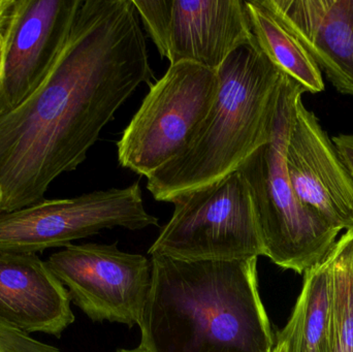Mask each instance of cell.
Here are the masks:
<instances>
[{"label": "cell", "mask_w": 353, "mask_h": 352, "mask_svg": "<svg viewBox=\"0 0 353 352\" xmlns=\"http://www.w3.org/2000/svg\"><path fill=\"white\" fill-rule=\"evenodd\" d=\"M83 0H14L0 31V115L24 101L59 54Z\"/></svg>", "instance_id": "30bf717a"}, {"label": "cell", "mask_w": 353, "mask_h": 352, "mask_svg": "<svg viewBox=\"0 0 353 352\" xmlns=\"http://www.w3.org/2000/svg\"><path fill=\"white\" fill-rule=\"evenodd\" d=\"M72 302L92 322L139 326L152 284L151 262L117 244H70L47 260Z\"/></svg>", "instance_id": "ba28073f"}, {"label": "cell", "mask_w": 353, "mask_h": 352, "mask_svg": "<svg viewBox=\"0 0 353 352\" xmlns=\"http://www.w3.org/2000/svg\"><path fill=\"white\" fill-rule=\"evenodd\" d=\"M245 6L255 41L267 57L306 92H323L321 70L269 0H245Z\"/></svg>", "instance_id": "5bb4252c"}, {"label": "cell", "mask_w": 353, "mask_h": 352, "mask_svg": "<svg viewBox=\"0 0 353 352\" xmlns=\"http://www.w3.org/2000/svg\"><path fill=\"white\" fill-rule=\"evenodd\" d=\"M304 275L294 311L276 335L275 342L283 344L286 352H327L331 308L329 258Z\"/></svg>", "instance_id": "9a60e30c"}, {"label": "cell", "mask_w": 353, "mask_h": 352, "mask_svg": "<svg viewBox=\"0 0 353 352\" xmlns=\"http://www.w3.org/2000/svg\"><path fill=\"white\" fill-rule=\"evenodd\" d=\"M154 72L132 0H83L39 86L0 115V213L45 200Z\"/></svg>", "instance_id": "6da1fadb"}, {"label": "cell", "mask_w": 353, "mask_h": 352, "mask_svg": "<svg viewBox=\"0 0 353 352\" xmlns=\"http://www.w3.org/2000/svg\"><path fill=\"white\" fill-rule=\"evenodd\" d=\"M332 140L353 180V134H340Z\"/></svg>", "instance_id": "ac0fdd59"}, {"label": "cell", "mask_w": 353, "mask_h": 352, "mask_svg": "<svg viewBox=\"0 0 353 352\" xmlns=\"http://www.w3.org/2000/svg\"><path fill=\"white\" fill-rule=\"evenodd\" d=\"M305 92L286 74L271 138L238 169L252 196L265 256L298 274L323 262L341 233L300 202L288 178L286 148L296 103Z\"/></svg>", "instance_id": "277c9868"}, {"label": "cell", "mask_w": 353, "mask_h": 352, "mask_svg": "<svg viewBox=\"0 0 353 352\" xmlns=\"http://www.w3.org/2000/svg\"><path fill=\"white\" fill-rule=\"evenodd\" d=\"M172 204L173 216L149 249L150 256L189 260L265 256L252 196L240 172L182 194Z\"/></svg>", "instance_id": "8992f818"}, {"label": "cell", "mask_w": 353, "mask_h": 352, "mask_svg": "<svg viewBox=\"0 0 353 352\" xmlns=\"http://www.w3.org/2000/svg\"><path fill=\"white\" fill-rule=\"evenodd\" d=\"M286 169L300 202L331 227L353 229V180L333 140L302 99L286 148Z\"/></svg>", "instance_id": "8fae6325"}, {"label": "cell", "mask_w": 353, "mask_h": 352, "mask_svg": "<svg viewBox=\"0 0 353 352\" xmlns=\"http://www.w3.org/2000/svg\"><path fill=\"white\" fill-rule=\"evenodd\" d=\"M0 56H1V50H0Z\"/></svg>", "instance_id": "7402d4cb"}, {"label": "cell", "mask_w": 353, "mask_h": 352, "mask_svg": "<svg viewBox=\"0 0 353 352\" xmlns=\"http://www.w3.org/2000/svg\"><path fill=\"white\" fill-rule=\"evenodd\" d=\"M331 308L327 352H353V229L330 252Z\"/></svg>", "instance_id": "2e32d148"}, {"label": "cell", "mask_w": 353, "mask_h": 352, "mask_svg": "<svg viewBox=\"0 0 353 352\" xmlns=\"http://www.w3.org/2000/svg\"><path fill=\"white\" fill-rule=\"evenodd\" d=\"M273 352H286L285 346L281 343L275 342V347H274Z\"/></svg>", "instance_id": "44dd1931"}, {"label": "cell", "mask_w": 353, "mask_h": 352, "mask_svg": "<svg viewBox=\"0 0 353 352\" xmlns=\"http://www.w3.org/2000/svg\"><path fill=\"white\" fill-rule=\"evenodd\" d=\"M116 352H149L148 351H146V349H143L142 346L137 347V349H118Z\"/></svg>", "instance_id": "ffe728a7"}, {"label": "cell", "mask_w": 353, "mask_h": 352, "mask_svg": "<svg viewBox=\"0 0 353 352\" xmlns=\"http://www.w3.org/2000/svg\"><path fill=\"white\" fill-rule=\"evenodd\" d=\"M218 74L215 103L189 148L147 178L157 202L173 203L223 179L271 138L286 74L256 41L232 54Z\"/></svg>", "instance_id": "3957f363"}, {"label": "cell", "mask_w": 353, "mask_h": 352, "mask_svg": "<svg viewBox=\"0 0 353 352\" xmlns=\"http://www.w3.org/2000/svg\"><path fill=\"white\" fill-rule=\"evenodd\" d=\"M72 299L34 253L0 252V320L19 330L61 336L74 322Z\"/></svg>", "instance_id": "7c38bea8"}, {"label": "cell", "mask_w": 353, "mask_h": 352, "mask_svg": "<svg viewBox=\"0 0 353 352\" xmlns=\"http://www.w3.org/2000/svg\"><path fill=\"white\" fill-rule=\"evenodd\" d=\"M151 256L140 346L149 352H273L275 336L259 291V258Z\"/></svg>", "instance_id": "7a4b0ae2"}, {"label": "cell", "mask_w": 353, "mask_h": 352, "mask_svg": "<svg viewBox=\"0 0 353 352\" xmlns=\"http://www.w3.org/2000/svg\"><path fill=\"white\" fill-rule=\"evenodd\" d=\"M14 0H0V31L8 19Z\"/></svg>", "instance_id": "d6986e66"}, {"label": "cell", "mask_w": 353, "mask_h": 352, "mask_svg": "<svg viewBox=\"0 0 353 352\" xmlns=\"http://www.w3.org/2000/svg\"><path fill=\"white\" fill-rule=\"evenodd\" d=\"M336 89L353 96V0H269Z\"/></svg>", "instance_id": "4fadbf2b"}, {"label": "cell", "mask_w": 353, "mask_h": 352, "mask_svg": "<svg viewBox=\"0 0 353 352\" xmlns=\"http://www.w3.org/2000/svg\"><path fill=\"white\" fill-rule=\"evenodd\" d=\"M145 30L170 63L192 62L218 72L255 41L245 0H132Z\"/></svg>", "instance_id": "9c48e42d"}, {"label": "cell", "mask_w": 353, "mask_h": 352, "mask_svg": "<svg viewBox=\"0 0 353 352\" xmlns=\"http://www.w3.org/2000/svg\"><path fill=\"white\" fill-rule=\"evenodd\" d=\"M219 87L218 72L192 62L170 65L123 130L119 165L149 178L181 156L207 119Z\"/></svg>", "instance_id": "5b68a950"}, {"label": "cell", "mask_w": 353, "mask_h": 352, "mask_svg": "<svg viewBox=\"0 0 353 352\" xmlns=\"http://www.w3.org/2000/svg\"><path fill=\"white\" fill-rule=\"evenodd\" d=\"M0 352H61L0 320Z\"/></svg>", "instance_id": "e0dca14e"}, {"label": "cell", "mask_w": 353, "mask_h": 352, "mask_svg": "<svg viewBox=\"0 0 353 352\" xmlns=\"http://www.w3.org/2000/svg\"><path fill=\"white\" fill-rule=\"evenodd\" d=\"M145 209L138 182L124 188L97 190L72 198L43 200L0 213V252L34 253L64 248L103 229L140 231L159 227Z\"/></svg>", "instance_id": "52a82bcc"}]
</instances>
